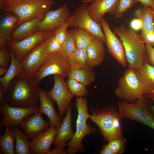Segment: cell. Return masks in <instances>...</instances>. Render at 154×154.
<instances>
[{
    "label": "cell",
    "mask_w": 154,
    "mask_h": 154,
    "mask_svg": "<svg viewBox=\"0 0 154 154\" xmlns=\"http://www.w3.org/2000/svg\"><path fill=\"white\" fill-rule=\"evenodd\" d=\"M71 69L67 60L60 52L54 53L48 55L32 78L38 84L50 75H58L64 78L68 77Z\"/></svg>",
    "instance_id": "8992f818"
},
{
    "label": "cell",
    "mask_w": 154,
    "mask_h": 154,
    "mask_svg": "<svg viewBox=\"0 0 154 154\" xmlns=\"http://www.w3.org/2000/svg\"><path fill=\"white\" fill-rule=\"evenodd\" d=\"M119 0H93L88 5V13L92 19L101 25L103 17L106 13L115 15Z\"/></svg>",
    "instance_id": "ac0fdd59"
},
{
    "label": "cell",
    "mask_w": 154,
    "mask_h": 154,
    "mask_svg": "<svg viewBox=\"0 0 154 154\" xmlns=\"http://www.w3.org/2000/svg\"><path fill=\"white\" fill-rule=\"evenodd\" d=\"M71 31L78 49L86 50L96 38L90 33L79 27L75 28Z\"/></svg>",
    "instance_id": "f1b7e54d"
},
{
    "label": "cell",
    "mask_w": 154,
    "mask_h": 154,
    "mask_svg": "<svg viewBox=\"0 0 154 154\" xmlns=\"http://www.w3.org/2000/svg\"><path fill=\"white\" fill-rule=\"evenodd\" d=\"M77 49L76 42L71 31H68L66 38L62 45L60 53L66 59L68 56Z\"/></svg>",
    "instance_id": "d6a6232c"
},
{
    "label": "cell",
    "mask_w": 154,
    "mask_h": 154,
    "mask_svg": "<svg viewBox=\"0 0 154 154\" xmlns=\"http://www.w3.org/2000/svg\"><path fill=\"white\" fill-rule=\"evenodd\" d=\"M11 56L10 64L6 74L0 78V84L6 91L13 79L23 72L21 62L17 58L13 51L7 47Z\"/></svg>",
    "instance_id": "7402d4cb"
},
{
    "label": "cell",
    "mask_w": 154,
    "mask_h": 154,
    "mask_svg": "<svg viewBox=\"0 0 154 154\" xmlns=\"http://www.w3.org/2000/svg\"><path fill=\"white\" fill-rule=\"evenodd\" d=\"M20 126L29 139L32 140L51 125L50 121L45 120L42 113L38 112L25 119Z\"/></svg>",
    "instance_id": "2e32d148"
},
{
    "label": "cell",
    "mask_w": 154,
    "mask_h": 154,
    "mask_svg": "<svg viewBox=\"0 0 154 154\" xmlns=\"http://www.w3.org/2000/svg\"><path fill=\"white\" fill-rule=\"evenodd\" d=\"M66 150L64 147H55L51 150L48 154H66Z\"/></svg>",
    "instance_id": "ee69618b"
},
{
    "label": "cell",
    "mask_w": 154,
    "mask_h": 154,
    "mask_svg": "<svg viewBox=\"0 0 154 154\" xmlns=\"http://www.w3.org/2000/svg\"><path fill=\"white\" fill-rule=\"evenodd\" d=\"M88 6L86 3L80 6L67 19L66 23L68 27L82 29L106 43V37L101 25L96 23L91 17L88 13Z\"/></svg>",
    "instance_id": "9c48e42d"
},
{
    "label": "cell",
    "mask_w": 154,
    "mask_h": 154,
    "mask_svg": "<svg viewBox=\"0 0 154 154\" xmlns=\"http://www.w3.org/2000/svg\"><path fill=\"white\" fill-rule=\"evenodd\" d=\"M75 106L78 112L76 131L72 139L66 143L68 146L66 151L69 154H74L78 152H84L82 140L86 135L97 131L95 128L87 123L90 115L88 112L87 98L83 96H76Z\"/></svg>",
    "instance_id": "277c9868"
},
{
    "label": "cell",
    "mask_w": 154,
    "mask_h": 154,
    "mask_svg": "<svg viewBox=\"0 0 154 154\" xmlns=\"http://www.w3.org/2000/svg\"><path fill=\"white\" fill-rule=\"evenodd\" d=\"M55 30H38L20 40H12L9 42L8 46L13 51L17 58L21 62L31 50L51 35Z\"/></svg>",
    "instance_id": "8fae6325"
},
{
    "label": "cell",
    "mask_w": 154,
    "mask_h": 154,
    "mask_svg": "<svg viewBox=\"0 0 154 154\" xmlns=\"http://www.w3.org/2000/svg\"><path fill=\"white\" fill-rule=\"evenodd\" d=\"M8 70L7 68L2 66H0V76H4Z\"/></svg>",
    "instance_id": "c3c4849f"
},
{
    "label": "cell",
    "mask_w": 154,
    "mask_h": 154,
    "mask_svg": "<svg viewBox=\"0 0 154 154\" xmlns=\"http://www.w3.org/2000/svg\"><path fill=\"white\" fill-rule=\"evenodd\" d=\"M41 20L40 19L35 18L19 25L13 34V40H20L38 31V25Z\"/></svg>",
    "instance_id": "d4e9b609"
},
{
    "label": "cell",
    "mask_w": 154,
    "mask_h": 154,
    "mask_svg": "<svg viewBox=\"0 0 154 154\" xmlns=\"http://www.w3.org/2000/svg\"><path fill=\"white\" fill-rule=\"evenodd\" d=\"M39 112L48 117L51 126L59 128L62 122L61 117L55 111L53 101L48 93L44 90L39 88Z\"/></svg>",
    "instance_id": "d6986e66"
},
{
    "label": "cell",
    "mask_w": 154,
    "mask_h": 154,
    "mask_svg": "<svg viewBox=\"0 0 154 154\" xmlns=\"http://www.w3.org/2000/svg\"><path fill=\"white\" fill-rule=\"evenodd\" d=\"M14 136L16 143L15 145V153L31 154V141L22 130L18 127H9Z\"/></svg>",
    "instance_id": "484cf974"
},
{
    "label": "cell",
    "mask_w": 154,
    "mask_h": 154,
    "mask_svg": "<svg viewBox=\"0 0 154 154\" xmlns=\"http://www.w3.org/2000/svg\"><path fill=\"white\" fill-rule=\"evenodd\" d=\"M149 99L143 94L133 102H119L118 105L119 116L121 119L127 118L144 124L153 114L150 109Z\"/></svg>",
    "instance_id": "52a82bcc"
},
{
    "label": "cell",
    "mask_w": 154,
    "mask_h": 154,
    "mask_svg": "<svg viewBox=\"0 0 154 154\" xmlns=\"http://www.w3.org/2000/svg\"><path fill=\"white\" fill-rule=\"evenodd\" d=\"M133 15L142 22L141 32H154V12L151 8L139 7L135 10Z\"/></svg>",
    "instance_id": "4316f807"
},
{
    "label": "cell",
    "mask_w": 154,
    "mask_h": 154,
    "mask_svg": "<svg viewBox=\"0 0 154 154\" xmlns=\"http://www.w3.org/2000/svg\"><path fill=\"white\" fill-rule=\"evenodd\" d=\"M140 36L145 44H149L154 48V32H141Z\"/></svg>",
    "instance_id": "f35d334b"
},
{
    "label": "cell",
    "mask_w": 154,
    "mask_h": 154,
    "mask_svg": "<svg viewBox=\"0 0 154 154\" xmlns=\"http://www.w3.org/2000/svg\"><path fill=\"white\" fill-rule=\"evenodd\" d=\"M93 0H81L82 2L83 3H86L91 2Z\"/></svg>",
    "instance_id": "816d5d0a"
},
{
    "label": "cell",
    "mask_w": 154,
    "mask_h": 154,
    "mask_svg": "<svg viewBox=\"0 0 154 154\" xmlns=\"http://www.w3.org/2000/svg\"><path fill=\"white\" fill-rule=\"evenodd\" d=\"M71 15L67 4L64 3L58 9L50 10L46 13L40 21L38 30H55L66 23Z\"/></svg>",
    "instance_id": "9a60e30c"
},
{
    "label": "cell",
    "mask_w": 154,
    "mask_h": 154,
    "mask_svg": "<svg viewBox=\"0 0 154 154\" xmlns=\"http://www.w3.org/2000/svg\"><path fill=\"white\" fill-rule=\"evenodd\" d=\"M114 93L119 99L129 103L135 102L144 94L135 69L128 68L125 71L118 80V87Z\"/></svg>",
    "instance_id": "ba28073f"
},
{
    "label": "cell",
    "mask_w": 154,
    "mask_h": 154,
    "mask_svg": "<svg viewBox=\"0 0 154 154\" xmlns=\"http://www.w3.org/2000/svg\"><path fill=\"white\" fill-rule=\"evenodd\" d=\"M15 138L9 127H5L4 133L0 137V151L2 154H14Z\"/></svg>",
    "instance_id": "4dcf8cb0"
},
{
    "label": "cell",
    "mask_w": 154,
    "mask_h": 154,
    "mask_svg": "<svg viewBox=\"0 0 154 154\" xmlns=\"http://www.w3.org/2000/svg\"><path fill=\"white\" fill-rule=\"evenodd\" d=\"M135 3V0H119L115 15L116 18L122 17L125 12Z\"/></svg>",
    "instance_id": "d590c367"
},
{
    "label": "cell",
    "mask_w": 154,
    "mask_h": 154,
    "mask_svg": "<svg viewBox=\"0 0 154 154\" xmlns=\"http://www.w3.org/2000/svg\"><path fill=\"white\" fill-rule=\"evenodd\" d=\"M11 60V54L8 48H0V65L7 68Z\"/></svg>",
    "instance_id": "74e56055"
},
{
    "label": "cell",
    "mask_w": 154,
    "mask_h": 154,
    "mask_svg": "<svg viewBox=\"0 0 154 154\" xmlns=\"http://www.w3.org/2000/svg\"><path fill=\"white\" fill-rule=\"evenodd\" d=\"M101 26L105 35L108 50L113 58L122 66L127 65L125 50L123 43L110 29L106 21L103 18Z\"/></svg>",
    "instance_id": "4fadbf2b"
},
{
    "label": "cell",
    "mask_w": 154,
    "mask_h": 154,
    "mask_svg": "<svg viewBox=\"0 0 154 154\" xmlns=\"http://www.w3.org/2000/svg\"><path fill=\"white\" fill-rule=\"evenodd\" d=\"M72 113V107L70 105L54 138L53 143L55 147L66 146V142L70 141L74 135L71 127Z\"/></svg>",
    "instance_id": "44dd1931"
},
{
    "label": "cell",
    "mask_w": 154,
    "mask_h": 154,
    "mask_svg": "<svg viewBox=\"0 0 154 154\" xmlns=\"http://www.w3.org/2000/svg\"><path fill=\"white\" fill-rule=\"evenodd\" d=\"M130 26L132 29L137 31L141 30L142 24L141 20L137 18L132 20L130 23Z\"/></svg>",
    "instance_id": "60d3db41"
},
{
    "label": "cell",
    "mask_w": 154,
    "mask_h": 154,
    "mask_svg": "<svg viewBox=\"0 0 154 154\" xmlns=\"http://www.w3.org/2000/svg\"><path fill=\"white\" fill-rule=\"evenodd\" d=\"M19 21L18 17L13 14L6 15L0 20V38L9 42L12 40V35L17 28Z\"/></svg>",
    "instance_id": "cb8c5ba5"
},
{
    "label": "cell",
    "mask_w": 154,
    "mask_h": 154,
    "mask_svg": "<svg viewBox=\"0 0 154 154\" xmlns=\"http://www.w3.org/2000/svg\"><path fill=\"white\" fill-rule=\"evenodd\" d=\"M153 10V11L154 12V7H153L152 8H151Z\"/></svg>",
    "instance_id": "f5cc1de1"
},
{
    "label": "cell",
    "mask_w": 154,
    "mask_h": 154,
    "mask_svg": "<svg viewBox=\"0 0 154 154\" xmlns=\"http://www.w3.org/2000/svg\"><path fill=\"white\" fill-rule=\"evenodd\" d=\"M126 139L124 137L112 140L107 144L113 154L123 153L125 149Z\"/></svg>",
    "instance_id": "836d02e7"
},
{
    "label": "cell",
    "mask_w": 154,
    "mask_h": 154,
    "mask_svg": "<svg viewBox=\"0 0 154 154\" xmlns=\"http://www.w3.org/2000/svg\"><path fill=\"white\" fill-rule=\"evenodd\" d=\"M151 99L152 100L153 104L152 106H151L150 107V109L152 112L154 114V98H152Z\"/></svg>",
    "instance_id": "f907efd6"
},
{
    "label": "cell",
    "mask_w": 154,
    "mask_h": 154,
    "mask_svg": "<svg viewBox=\"0 0 154 154\" xmlns=\"http://www.w3.org/2000/svg\"><path fill=\"white\" fill-rule=\"evenodd\" d=\"M144 125L154 130V114H153L147 120Z\"/></svg>",
    "instance_id": "f6af8a7d"
},
{
    "label": "cell",
    "mask_w": 154,
    "mask_h": 154,
    "mask_svg": "<svg viewBox=\"0 0 154 154\" xmlns=\"http://www.w3.org/2000/svg\"><path fill=\"white\" fill-rule=\"evenodd\" d=\"M39 112L37 105L27 108L10 106L8 104L0 106V113L3 116L0 121V129L20 126L23 121L31 114Z\"/></svg>",
    "instance_id": "30bf717a"
},
{
    "label": "cell",
    "mask_w": 154,
    "mask_h": 154,
    "mask_svg": "<svg viewBox=\"0 0 154 154\" xmlns=\"http://www.w3.org/2000/svg\"><path fill=\"white\" fill-rule=\"evenodd\" d=\"M53 0H22L6 8L4 12H11L19 18L18 25L35 18L42 20L50 10Z\"/></svg>",
    "instance_id": "5b68a950"
},
{
    "label": "cell",
    "mask_w": 154,
    "mask_h": 154,
    "mask_svg": "<svg viewBox=\"0 0 154 154\" xmlns=\"http://www.w3.org/2000/svg\"><path fill=\"white\" fill-rule=\"evenodd\" d=\"M66 82L69 90L74 96L83 97L88 94L86 86L76 80L68 78Z\"/></svg>",
    "instance_id": "1f68e13d"
},
{
    "label": "cell",
    "mask_w": 154,
    "mask_h": 154,
    "mask_svg": "<svg viewBox=\"0 0 154 154\" xmlns=\"http://www.w3.org/2000/svg\"><path fill=\"white\" fill-rule=\"evenodd\" d=\"M136 3H141L144 7L152 8L154 7V0H135Z\"/></svg>",
    "instance_id": "7bdbcfd3"
},
{
    "label": "cell",
    "mask_w": 154,
    "mask_h": 154,
    "mask_svg": "<svg viewBox=\"0 0 154 154\" xmlns=\"http://www.w3.org/2000/svg\"><path fill=\"white\" fill-rule=\"evenodd\" d=\"M6 91L0 84V106L8 104Z\"/></svg>",
    "instance_id": "b9f144b4"
},
{
    "label": "cell",
    "mask_w": 154,
    "mask_h": 154,
    "mask_svg": "<svg viewBox=\"0 0 154 154\" xmlns=\"http://www.w3.org/2000/svg\"><path fill=\"white\" fill-rule=\"evenodd\" d=\"M135 70L144 94L151 99L154 98V66L146 60L142 67Z\"/></svg>",
    "instance_id": "ffe728a7"
},
{
    "label": "cell",
    "mask_w": 154,
    "mask_h": 154,
    "mask_svg": "<svg viewBox=\"0 0 154 154\" xmlns=\"http://www.w3.org/2000/svg\"><path fill=\"white\" fill-rule=\"evenodd\" d=\"M48 55L45 39L31 50L21 61L23 72L32 77Z\"/></svg>",
    "instance_id": "5bb4252c"
},
{
    "label": "cell",
    "mask_w": 154,
    "mask_h": 154,
    "mask_svg": "<svg viewBox=\"0 0 154 154\" xmlns=\"http://www.w3.org/2000/svg\"><path fill=\"white\" fill-rule=\"evenodd\" d=\"M5 0H0V9L1 11H3Z\"/></svg>",
    "instance_id": "681fc988"
},
{
    "label": "cell",
    "mask_w": 154,
    "mask_h": 154,
    "mask_svg": "<svg viewBox=\"0 0 154 154\" xmlns=\"http://www.w3.org/2000/svg\"><path fill=\"white\" fill-rule=\"evenodd\" d=\"M22 0H5L3 11L6 8L18 3Z\"/></svg>",
    "instance_id": "bcb514c9"
},
{
    "label": "cell",
    "mask_w": 154,
    "mask_h": 154,
    "mask_svg": "<svg viewBox=\"0 0 154 154\" xmlns=\"http://www.w3.org/2000/svg\"><path fill=\"white\" fill-rule=\"evenodd\" d=\"M91 110L92 114L90 119L99 127L106 141L124 137L121 126V118L114 107L110 105L102 109L91 107Z\"/></svg>",
    "instance_id": "3957f363"
},
{
    "label": "cell",
    "mask_w": 154,
    "mask_h": 154,
    "mask_svg": "<svg viewBox=\"0 0 154 154\" xmlns=\"http://www.w3.org/2000/svg\"><path fill=\"white\" fill-rule=\"evenodd\" d=\"M67 61L71 68L92 70L88 60L86 50L77 48L68 56Z\"/></svg>",
    "instance_id": "83f0119b"
},
{
    "label": "cell",
    "mask_w": 154,
    "mask_h": 154,
    "mask_svg": "<svg viewBox=\"0 0 154 154\" xmlns=\"http://www.w3.org/2000/svg\"><path fill=\"white\" fill-rule=\"evenodd\" d=\"M100 154H113L107 145L106 144L104 145L102 149L100 151Z\"/></svg>",
    "instance_id": "7dc6e473"
},
{
    "label": "cell",
    "mask_w": 154,
    "mask_h": 154,
    "mask_svg": "<svg viewBox=\"0 0 154 154\" xmlns=\"http://www.w3.org/2000/svg\"><path fill=\"white\" fill-rule=\"evenodd\" d=\"M146 51V61L154 66V48L149 44H145Z\"/></svg>",
    "instance_id": "ab89813d"
},
{
    "label": "cell",
    "mask_w": 154,
    "mask_h": 154,
    "mask_svg": "<svg viewBox=\"0 0 154 154\" xmlns=\"http://www.w3.org/2000/svg\"><path fill=\"white\" fill-rule=\"evenodd\" d=\"M68 78L76 80L86 86H89L95 80V72L92 70L71 68Z\"/></svg>",
    "instance_id": "f546056e"
},
{
    "label": "cell",
    "mask_w": 154,
    "mask_h": 154,
    "mask_svg": "<svg viewBox=\"0 0 154 154\" xmlns=\"http://www.w3.org/2000/svg\"></svg>",
    "instance_id": "db71d44e"
},
{
    "label": "cell",
    "mask_w": 154,
    "mask_h": 154,
    "mask_svg": "<svg viewBox=\"0 0 154 154\" xmlns=\"http://www.w3.org/2000/svg\"><path fill=\"white\" fill-rule=\"evenodd\" d=\"M55 31L53 34L46 39V50L49 54L52 53L61 52L62 45L56 40L55 37Z\"/></svg>",
    "instance_id": "e575fe53"
},
{
    "label": "cell",
    "mask_w": 154,
    "mask_h": 154,
    "mask_svg": "<svg viewBox=\"0 0 154 154\" xmlns=\"http://www.w3.org/2000/svg\"><path fill=\"white\" fill-rule=\"evenodd\" d=\"M104 43L96 38L86 50L89 63L93 67L99 65L103 60L105 54Z\"/></svg>",
    "instance_id": "603a6c76"
},
{
    "label": "cell",
    "mask_w": 154,
    "mask_h": 154,
    "mask_svg": "<svg viewBox=\"0 0 154 154\" xmlns=\"http://www.w3.org/2000/svg\"><path fill=\"white\" fill-rule=\"evenodd\" d=\"M39 89L32 77L22 72L13 79L6 91L8 104L23 108L36 105L39 101Z\"/></svg>",
    "instance_id": "6da1fadb"
},
{
    "label": "cell",
    "mask_w": 154,
    "mask_h": 154,
    "mask_svg": "<svg viewBox=\"0 0 154 154\" xmlns=\"http://www.w3.org/2000/svg\"><path fill=\"white\" fill-rule=\"evenodd\" d=\"M68 26L66 23L55 30V37L57 41L62 45L68 35Z\"/></svg>",
    "instance_id": "8d00e7d4"
},
{
    "label": "cell",
    "mask_w": 154,
    "mask_h": 154,
    "mask_svg": "<svg viewBox=\"0 0 154 154\" xmlns=\"http://www.w3.org/2000/svg\"><path fill=\"white\" fill-rule=\"evenodd\" d=\"M113 32L123 43L128 68L136 70L142 67L146 60L147 51L140 35L132 29L126 28L124 24L114 29Z\"/></svg>",
    "instance_id": "7a4b0ae2"
},
{
    "label": "cell",
    "mask_w": 154,
    "mask_h": 154,
    "mask_svg": "<svg viewBox=\"0 0 154 154\" xmlns=\"http://www.w3.org/2000/svg\"><path fill=\"white\" fill-rule=\"evenodd\" d=\"M58 130L57 128L51 126L48 129L39 133L31 140L30 144L31 154H48L51 150V145L53 143Z\"/></svg>",
    "instance_id": "e0dca14e"
},
{
    "label": "cell",
    "mask_w": 154,
    "mask_h": 154,
    "mask_svg": "<svg viewBox=\"0 0 154 154\" xmlns=\"http://www.w3.org/2000/svg\"><path fill=\"white\" fill-rule=\"evenodd\" d=\"M53 78V87L48 93L51 100L56 103L59 115L62 117L66 114L74 95L69 90L64 78L55 75Z\"/></svg>",
    "instance_id": "7c38bea8"
}]
</instances>
